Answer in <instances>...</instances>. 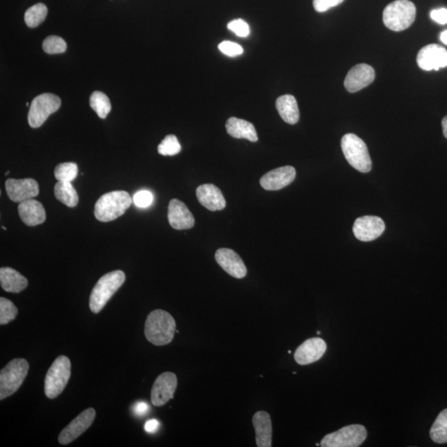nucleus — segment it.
<instances>
[{
  "label": "nucleus",
  "mask_w": 447,
  "mask_h": 447,
  "mask_svg": "<svg viewBox=\"0 0 447 447\" xmlns=\"http://www.w3.org/2000/svg\"><path fill=\"white\" fill-rule=\"evenodd\" d=\"M71 360L65 356L56 358L47 373L44 382V392L50 400H54L67 387L72 375Z\"/></svg>",
  "instance_id": "nucleus-6"
},
{
  "label": "nucleus",
  "mask_w": 447,
  "mask_h": 447,
  "mask_svg": "<svg viewBox=\"0 0 447 447\" xmlns=\"http://www.w3.org/2000/svg\"><path fill=\"white\" fill-rule=\"evenodd\" d=\"M133 201L136 206L140 208H146L152 205L153 196L152 193L147 190H142L134 194Z\"/></svg>",
  "instance_id": "nucleus-36"
},
{
  "label": "nucleus",
  "mask_w": 447,
  "mask_h": 447,
  "mask_svg": "<svg viewBox=\"0 0 447 447\" xmlns=\"http://www.w3.org/2000/svg\"><path fill=\"white\" fill-rule=\"evenodd\" d=\"M18 210L22 221L28 226H39L46 221V211L43 206L34 198L20 203Z\"/></svg>",
  "instance_id": "nucleus-21"
},
{
  "label": "nucleus",
  "mask_w": 447,
  "mask_h": 447,
  "mask_svg": "<svg viewBox=\"0 0 447 447\" xmlns=\"http://www.w3.org/2000/svg\"><path fill=\"white\" fill-rule=\"evenodd\" d=\"M196 193L198 201L207 210L217 211L226 208V199L217 186L203 184L198 186Z\"/></svg>",
  "instance_id": "nucleus-20"
},
{
  "label": "nucleus",
  "mask_w": 447,
  "mask_h": 447,
  "mask_svg": "<svg viewBox=\"0 0 447 447\" xmlns=\"http://www.w3.org/2000/svg\"><path fill=\"white\" fill-rule=\"evenodd\" d=\"M125 279V274L121 270L109 272L102 276L96 283L89 296V306L91 311L95 314H98L123 285Z\"/></svg>",
  "instance_id": "nucleus-2"
},
{
  "label": "nucleus",
  "mask_w": 447,
  "mask_h": 447,
  "mask_svg": "<svg viewBox=\"0 0 447 447\" xmlns=\"http://www.w3.org/2000/svg\"><path fill=\"white\" fill-rule=\"evenodd\" d=\"M367 437V430L364 426L353 424L325 436L320 442L323 447H358Z\"/></svg>",
  "instance_id": "nucleus-8"
},
{
  "label": "nucleus",
  "mask_w": 447,
  "mask_h": 447,
  "mask_svg": "<svg viewBox=\"0 0 447 447\" xmlns=\"http://www.w3.org/2000/svg\"><path fill=\"white\" fill-rule=\"evenodd\" d=\"M375 78L373 68L367 64H359L349 71L345 80V87L351 93L360 91L371 85Z\"/></svg>",
  "instance_id": "nucleus-16"
},
{
  "label": "nucleus",
  "mask_w": 447,
  "mask_h": 447,
  "mask_svg": "<svg viewBox=\"0 0 447 447\" xmlns=\"http://www.w3.org/2000/svg\"><path fill=\"white\" fill-rule=\"evenodd\" d=\"M181 144H179L177 138L173 134L166 136L165 139L158 145L157 152L162 156H174L180 153Z\"/></svg>",
  "instance_id": "nucleus-32"
},
{
  "label": "nucleus",
  "mask_w": 447,
  "mask_h": 447,
  "mask_svg": "<svg viewBox=\"0 0 447 447\" xmlns=\"http://www.w3.org/2000/svg\"><path fill=\"white\" fill-rule=\"evenodd\" d=\"M344 1L345 0H313V7L318 13H324L331 8L340 6Z\"/></svg>",
  "instance_id": "nucleus-37"
},
{
  "label": "nucleus",
  "mask_w": 447,
  "mask_h": 447,
  "mask_svg": "<svg viewBox=\"0 0 447 447\" xmlns=\"http://www.w3.org/2000/svg\"><path fill=\"white\" fill-rule=\"evenodd\" d=\"M158 428H160V422L157 419L149 420L144 425V429L149 433H156Z\"/></svg>",
  "instance_id": "nucleus-40"
},
{
  "label": "nucleus",
  "mask_w": 447,
  "mask_h": 447,
  "mask_svg": "<svg viewBox=\"0 0 447 447\" xmlns=\"http://www.w3.org/2000/svg\"><path fill=\"white\" fill-rule=\"evenodd\" d=\"M417 63L422 70L438 71L447 67V51L440 45H428L418 52Z\"/></svg>",
  "instance_id": "nucleus-14"
},
{
  "label": "nucleus",
  "mask_w": 447,
  "mask_h": 447,
  "mask_svg": "<svg viewBox=\"0 0 447 447\" xmlns=\"http://www.w3.org/2000/svg\"><path fill=\"white\" fill-rule=\"evenodd\" d=\"M255 430L256 444L259 447H271L273 428L270 414L265 411H259L253 417Z\"/></svg>",
  "instance_id": "nucleus-22"
},
{
  "label": "nucleus",
  "mask_w": 447,
  "mask_h": 447,
  "mask_svg": "<svg viewBox=\"0 0 447 447\" xmlns=\"http://www.w3.org/2000/svg\"><path fill=\"white\" fill-rule=\"evenodd\" d=\"M18 308L10 300L0 298V325H7L17 318Z\"/></svg>",
  "instance_id": "nucleus-31"
},
{
  "label": "nucleus",
  "mask_w": 447,
  "mask_h": 447,
  "mask_svg": "<svg viewBox=\"0 0 447 447\" xmlns=\"http://www.w3.org/2000/svg\"><path fill=\"white\" fill-rule=\"evenodd\" d=\"M341 149L347 162L360 173L371 172L372 161L368 148L360 138L353 133H347L341 140Z\"/></svg>",
  "instance_id": "nucleus-7"
},
{
  "label": "nucleus",
  "mask_w": 447,
  "mask_h": 447,
  "mask_svg": "<svg viewBox=\"0 0 447 447\" xmlns=\"http://www.w3.org/2000/svg\"><path fill=\"white\" fill-rule=\"evenodd\" d=\"M47 15V8L44 3H39L32 6L26 11L24 14V20L27 25L34 28L40 25Z\"/></svg>",
  "instance_id": "nucleus-29"
},
{
  "label": "nucleus",
  "mask_w": 447,
  "mask_h": 447,
  "mask_svg": "<svg viewBox=\"0 0 447 447\" xmlns=\"http://www.w3.org/2000/svg\"><path fill=\"white\" fill-rule=\"evenodd\" d=\"M30 371L25 359L16 358L0 372V400L13 395L21 387Z\"/></svg>",
  "instance_id": "nucleus-5"
},
{
  "label": "nucleus",
  "mask_w": 447,
  "mask_h": 447,
  "mask_svg": "<svg viewBox=\"0 0 447 447\" xmlns=\"http://www.w3.org/2000/svg\"><path fill=\"white\" fill-rule=\"evenodd\" d=\"M227 28L235 34L241 38H246L250 34V28L245 20L241 19H235L228 23Z\"/></svg>",
  "instance_id": "nucleus-34"
},
{
  "label": "nucleus",
  "mask_w": 447,
  "mask_h": 447,
  "mask_svg": "<svg viewBox=\"0 0 447 447\" xmlns=\"http://www.w3.org/2000/svg\"><path fill=\"white\" fill-rule=\"evenodd\" d=\"M6 188L10 200L19 203L30 200L39 194V184L32 178L8 179Z\"/></svg>",
  "instance_id": "nucleus-13"
},
{
  "label": "nucleus",
  "mask_w": 447,
  "mask_h": 447,
  "mask_svg": "<svg viewBox=\"0 0 447 447\" xmlns=\"http://www.w3.org/2000/svg\"><path fill=\"white\" fill-rule=\"evenodd\" d=\"M226 131L235 139H245L250 142L258 141V134L253 124L245 120L231 117L226 121Z\"/></svg>",
  "instance_id": "nucleus-23"
},
{
  "label": "nucleus",
  "mask_w": 447,
  "mask_h": 447,
  "mask_svg": "<svg viewBox=\"0 0 447 447\" xmlns=\"http://www.w3.org/2000/svg\"><path fill=\"white\" fill-rule=\"evenodd\" d=\"M442 129H443V134H444V136L447 139V116L444 118V119L442 120Z\"/></svg>",
  "instance_id": "nucleus-41"
},
{
  "label": "nucleus",
  "mask_w": 447,
  "mask_h": 447,
  "mask_svg": "<svg viewBox=\"0 0 447 447\" xmlns=\"http://www.w3.org/2000/svg\"><path fill=\"white\" fill-rule=\"evenodd\" d=\"M54 194L59 201L71 208L78 204V194L72 182H58L55 185Z\"/></svg>",
  "instance_id": "nucleus-26"
},
{
  "label": "nucleus",
  "mask_w": 447,
  "mask_h": 447,
  "mask_svg": "<svg viewBox=\"0 0 447 447\" xmlns=\"http://www.w3.org/2000/svg\"><path fill=\"white\" fill-rule=\"evenodd\" d=\"M168 218L170 226L175 230H188L195 225L193 215L188 206L177 199L169 202Z\"/></svg>",
  "instance_id": "nucleus-19"
},
{
  "label": "nucleus",
  "mask_w": 447,
  "mask_h": 447,
  "mask_svg": "<svg viewBox=\"0 0 447 447\" xmlns=\"http://www.w3.org/2000/svg\"><path fill=\"white\" fill-rule=\"evenodd\" d=\"M176 320L168 312L154 310L145 322L144 334L150 343L157 347L172 342L176 332Z\"/></svg>",
  "instance_id": "nucleus-1"
},
{
  "label": "nucleus",
  "mask_w": 447,
  "mask_h": 447,
  "mask_svg": "<svg viewBox=\"0 0 447 447\" xmlns=\"http://www.w3.org/2000/svg\"><path fill=\"white\" fill-rule=\"evenodd\" d=\"M89 105L94 109L100 119H105L111 111V101L105 93L95 91L89 99Z\"/></svg>",
  "instance_id": "nucleus-28"
},
{
  "label": "nucleus",
  "mask_w": 447,
  "mask_h": 447,
  "mask_svg": "<svg viewBox=\"0 0 447 447\" xmlns=\"http://www.w3.org/2000/svg\"><path fill=\"white\" fill-rule=\"evenodd\" d=\"M385 224L380 217L365 215L356 219L353 226V233L360 241H375L384 232Z\"/></svg>",
  "instance_id": "nucleus-12"
},
{
  "label": "nucleus",
  "mask_w": 447,
  "mask_h": 447,
  "mask_svg": "<svg viewBox=\"0 0 447 447\" xmlns=\"http://www.w3.org/2000/svg\"><path fill=\"white\" fill-rule=\"evenodd\" d=\"M62 101L58 96L45 93L32 100L28 112V124L32 128L41 127L52 113L58 111Z\"/></svg>",
  "instance_id": "nucleus-9"
},
{
  "label": "nucleus",
  "mask_w": 447,
  "mask_h": 447,
  "mask_svg": "<svg viewBox=\"0 0 447 447\" xmlns=\"http://www.w3.org/2000/svg\"><path fill=\"white\" fill-rule=\"evenodd\" d=\"M416 6L409 0H396L386 6L383 13L384 25L394 32L407 30L415 21Z\"/></svg>",
  "instance_id": "nucleus-4"
},
{
  "label": "nucleus",
  "mask_w": 447,
  "mask_h": 447,
  "mask_svg": "<svg viewBox=\"0 0 447 447\" xmlns=\"http://www.w3.org/2000/svg\"><path fill=\"white\" fill-rule=\"evenodd\" d=\"M276 107H277L280 117L286 123L295 124L299 121V109L294 96L284 95L279 97L276 101Z\"/></svg>",
  "instance_id": "nucleus-25"
},
{
  "label": "nucleus",
  "mask_w": 447,
  "mask_h": 447,
  "mask_svg": "<svg viewBox=\"0 0 447 447\" xmlns=\"http://www.w3.org/2000/svg\"><path fill=\"white\" fill-rule=\"evenodd\" d=\"M0 283L3 290L13 294L21 292L28 285V279L10 267L0 268Z\"/></svg>",
  "instance_id": "nucleus-24"
},
{
  "label": "nucleus",
  "mask_w": 447,
  "mask_h": 447,
  "mask_svg": "<svg viewBox=\"0 0 447 447\" xmlns=\"http://www.w3.org/2000/svg\"><path fill=\"white\" fill-rule=\"evenodd\" d=\"M440 39L443 43L447 45V30L441 32Z\"/></svg>",
  "instance_id": "nucleus-42"
},
{
  "label": "nucleus",
  "mask_w": 447,
  "mask_h": 447,
  "mask_svg": "<svg viewBox=\"0 0 447 447\" xmlns=\"http://www.w3.org/2000/svg\"><path fill=\"white\" fill-rule=\"evenodd\" d=\"M430 19H432L433 21L437 22V23H447V10L445 9V8L433 10L430 12Z\"/></svg>",
  "instance_id": "nucleus-38"
},
{
  "label": "nucleus",
  "mask_w": 447,
  "mask_h": 447,
  "mask_svg": "<svg viewBox=\"0 0 447 447\" xmlns=\"http://www.w3.org/2000/svg\"><path fill=\"white\" fill-rule=\"evenodd\" d=\"M132 202V197L124 190L105 194L96 203L95 217L101 222L112 221L123 215Z\"/></svg>",
  "instance_id": "nucleus-3"
},
{
  "label": "nucleus",
  "mask_w": 447,
  "mask_h": 447,
  "mask_svg": "<svg viewBox=\"0 0 447 447\" xmlns=\"http://www.w3.org/2000/svg\"><path fill=\"white\" fill-rule=\"evenodd\" d=\"M43 51L47 54H63L67 51V43L58 36H50L43 41Z\"/></svg>",
  "instance_id": "nucleus-33"
},
{
  "label": "nucleus",
  "mask_w": 447,
  "mask_h": 447,
  "mask_svg": "<svg viewBox=\"0 0 447 447\" xmlns=\"http://www.w3.org/2000/svg\"><path fill=\"white\" fill-rule=\"evenodd\" d=\"M78 173V166L75 162H63L56 166L55 178L58 182H72Z\"/></svg>",
  "instance_id": "nucleus-30"
},
{
  "label": "nucleus",
  "mask_w": 447,
  "mask_h": 447,
  "mask_svg": "<svg viewBox=\"0 0 447 447\" xmlns=\"http://www.w3.org/2000/svg\"><path fill=\"white\" fill-rule=\"evenodd\" d=\"M215 259L219 266L232 277L241 279L247 275V268L241 256L233 250L222 248L215 253Z\"/></svg>",
  "instance_id": "nucleus-15"
},
{
  "label": "nucleus",
  "mask_w": 447,
  "mask_h": 447,
  "mask_svg": "<svg viewBox=\"0 0 447 447\" xmlns=\"http://www.w3.org/2000/svg\"><path fill=\"white\" fill-rule=\"evenodd\" d=\"M430 437L437 444L447 443V408L442 410L430 430Z\"/></svg>",
  "instance_id": "nucleus-27"
},
{
  "label": "nucleus",
  "mask_w": 447,
  "mask_h": 447,
  "mask_svg": "<svg viewBox=\"0 0 447 447\" xmlns=\"http://www.w3.org/2000/svg\"><path fill=\"white\" fill-rule=\"evenodd\" d=\"M149 409V406L144 402H139L134 405V413L139 417L144 416Z\"/></svg>",
  "instance_id": "nucleus-39"
},
{
  "label": "nucleus",
  "mask_w": 447,
  "mask_h": 447,
  "mask_svg": "<svg viewBox=\"0 0 447 447\" xmlns=\"http://www.w3.org/2000/svg\"><path fill=\"white\" fill-rule=\"evenodd\" d=\"M177 388V378L174 373L165 372L154 382L151 391V402L156 407H161L173 400Z\"/></svg>",
  "instance_id": "nucleus-11"
},
{
  "label": "nucleus",
  "mask_w": 447,
  "mask_h": 447,
  "mask_svg": "<svg viewBox=\"0 0 447 447\" xmlns=\"http://www.w3.org/2000/svg\"><path fill=\"white\" fill-rule=\"evenodd\" d=\"M218 47L223 54L231 56V58L243 54V50L241 45L230 42V41H224V42L219 44Z\"/></svg>",
  "instance_id": "nucleus-35"
},
{
  "label": "nucleus",
  "mask_w": 447,
  "mask_h": 447,
  "mask_svg": "<svg viewBox=\"0 0 447 447\" xmlns=\"http://www.w3.org/2000/svg\"><path fill=\"white\" fill-rule=\"evenodd\" d=\"M296 175L294 166H281L263 175L260 179V185L267 190H281L295 180Z\"/></svg>",
  "instance_id": "nucleus-17"
},
{
  "label": "nucleus",
  "mask_w": 447,
  "mask_h": 447,
  "mask_svg": "<svg viewBox=\"0 0 447 447\" xmlns=\"http://www.w3.org/2000/svg\"><path fill=\"white\" fill-rule=\"evenodd\" d=\"M96 416V412L94 408H89L80 413L74 420L70 422L58 437L60 444L67 445L74 441L80 435H83L85 430H87L94 422Z\"/></svg>",
  "instance_id": "nucleus-10"
},
{
  "label": "nucleus",
  "mask_w": 447,
  "mask_h": 447,
  "mask_svg": "<svg viewBox=\"0 0 447 447\" xmlns=\"http://www.w3.org/2000/svg\"><path fill=\"white\" fill-rule=\"evenodd\" d=\"M9 173H10V172H7V173H6V175H9Z\"/></svg>",
  "instance_id": "nucleus-43"
},
{
  "label": "nucleus",
  "mask_w": 447,
  "mask_h": 447,
  "mask_svg": "<svg viewBox=\"0 0 447 447\" xmlns=\"http://www.w3.org/2000/svg\"><path fill=\"white\" fill-rule=\"evenodd\" d=\"M327 351V344L322 338H311L300 345L294 353L296 362L307 365L316 362Z\"/></svg>",
  "instance_id": "nucleus-18"
}]
</instances>
